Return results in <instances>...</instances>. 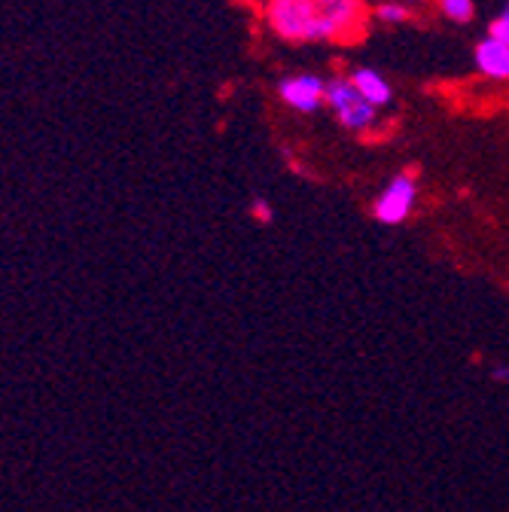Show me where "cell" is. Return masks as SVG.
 Here are the masks:
<instances>
[{"label":"cell","instance_id":"obj_5","mask_svg":"<svg viewBox=\"0 0 509 512\" xmlns=\"http://www.w3.org/2000/svg\"><path fill=\"white\" fill-rule=\"evenodd\" d=\"M476 68L488 80H509V46L494 37H482L476 46Z\"/></svg>","mask_w":509,"mask_h":512},{"label":"cell","instance_id":"obj_2","mask_svg":"<svg viewBox=\"0 0 509 512\" xmlns=\"http://www.w3.org/2000/svg\"><path fill=\"white\" fill-rule=\"evenodd\" d=\"M327 104L336 113V119L351 128V132H366L375 122V107L354 89V83L348 77H336L327 83Z\"/></svg>","mask_w":509,"mask_h":512},{"label":"cell","instance_id":"obj_3","mask_svg":"<svg viewBox=\"0 0 509 512\" xmlns=\"http://www.w3.org/2000/svg\"><path fill=\"white\" fill-rule=\"evenodd\" d=\"M415 199H418V186H415V177L409 174H397L385 192L378 196L372 214L378 223H388V226H397L409 217V211L415 208Z\"/></svg>","mask_w":509,"mask_h":512},{"label":"cell","instance_id":"obj_7","mask_svg":"<svg viewBox=\"0 0 509 512\" xmlns=\"http://www.w3.org/2000/svg\"><path fill=\"white\" fill-rule=\"evenodd\" d=\"M439 13L455 25H467L476 16V4L473 0H439Z\"/></svg>","mask_w":509,"mask_h":512},{"label":"cell","instance_id":"obj_4","mask_svg":"<svg viewBox=\"0 0 509 512\" xmlns=\"http://www.w3.org/2000/svg\"><path fill=\"white\" fill-rule=\"evenodd\" d=\"M278 95L293 110L314 113L321 104H327V83L314 74H293V77H284L278 83Z\"/></svg>","mask_w":509,"mask_h":512},{"label":"cell","instance_id":"obj_9","mask_svg":"<svg viewBox=\"0 0 509 512\" xmlns=\"http://www.w3.org/2000/svg\"><path fill=\"white\" fill-rule=\"evenodd\" d=\"M488 37H494V40H500V43H506L509 46V4L491 19V25H488Z\"/></svg>","mask_w":509,"mask_h":512},{"label":"cell","instance_id":"obj_10","mask_svg":"<svg viewBox=\"0 0 509 512\" xmlns=\"http://www.w3.org/2000/svg\"><path fill=\"white\" fill-rule=\"evenodd\" d=\"M253 214H257V220H260V223H269V220H272V208H269V202L257 199V202H253Z\"/></svg>","mask_w":509,"mask_h":512},{"label":"cell","instance_id":"obj_6","mask_svg":"<svg viewBox=\"0 0 509 512\" xmlns=\"http://www.w3.org/2000/svg\"><path fill=\"white\" fill-rule=\"evenodd\" d=\"M348 80L354 83V89H357L375 110H378V107H388V104L394 101L391 83H388L385 77H381L375 68H354Z\"/></svg>","mask_w":509,"mask_h":512},{"label":"cell","instance_id":"obj_11","mask_svg":"<svg viewBox=\"0 0 509 512\" xmlns=\"http://www.w3.org/2000/svg\"><path fill=\"white\" fill-rule=\"evenodd\" d=\"M491 378L494 381H509V366H494L491 369Z\"/></svg>","mask_w":509,"mask_h":512},{"label":"cell","instance_id":"obj_8","mask_svg":"<svg viewBox=\"0 0 509 512\" xmlns=\"http://www.w3.org/2000/svg\"><path fill=\"white\" fill-rule=\"evenodd\" d=\"M409 16H412V10L403 4V0H385V4H378V10H375V19L385 25H403V22H409Z\"/></svg>","mask_w":509,"mask_h":512},{"label":"cell","instance_id":"obj_1","mask_svg":"<svg viewBox=\"0 0 509 512\" xmlns=\"http://www.w3.org/2000/svg\"><path fill=\"white\" fill-rule=\"evenodd\" d=\"M269 28L290 43H345L363 34V0H269Z\"/></svg>","mask_w":509,"mask_h":512}]
</instances>
